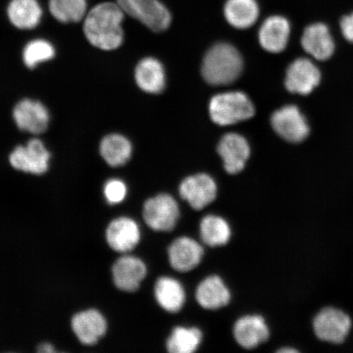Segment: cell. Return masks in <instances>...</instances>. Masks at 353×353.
<instances>
[{
	"label": "cell",
	"instance_id": "4fadbf2b",
	"mask_svg": "<svg viewBox=\"0 0 353 353\" xmlns=\"http://www.w3.org/2000/svg\"><path fill=\"white\" fill-rule=\"evenodd\" d=\"M112 273L114 285L118 289L134 292L147 275V267L140 259L125 255L114 264Z\"/></svg>",
	"mask_w": 353,
	"mask_h": 353
},
{
	"label": "cell",
	"instance_id": "52a82bcc",
	"mask_svg": "<svg viewBox=\"0 0 353 353\" xmlns=\"http://www.w3.org/2000/svg\"><path fill=\"white\" fill-rule=\"evenodd\" d=\"M271 125L281 139L292 143L303 142L310 132L305 117L294 105L276 110L271 117Z\"/></svg>",
	"mask_w": 353,
	"mask_h": 353
},
{
	"label": "cell",
	"instance_id": "ba28073f",
	"mask_svg": "<svg viewBox=\"0 0 353 353\" xmlns=\"http://www.w3.org/2000/svg\"><path fill=\"white\" fill-rule=\"evenodd\" d=\"M50 153L41 140L33 139L26 145H19L10 156V165L15 170L37 175L46 173Z\"/></svg>",
	"mask_w": 353,
	"mask_h": 353
},
{
	"label": "cell",
	"instance_id": "d6a6232c",
	"mask_svg": "<svg viewBox=\"0 0 353 353\" xmlns=\"http://www.w3.org/2000/svg\"><path fill=\"white\" fill-rule=\"evenodd\" d=\"M278 352H281V353H285V352H287V353H289V352H299V351L297 350H295V348L294 347H284V348H281V350L279 351H278Z\"/></svg>",
	"mask_w": 353,
	"mask_h": 353
},
{
	"label": "cell",
	"instance_id": "603a6c76",
	"mask_svg": "<svg viewBox=\"0 0 353 353\" xmlns=\"http://www.w3.org/2000/svg\"><path fill=\"white\" fill-rule=\"evenodd\" d=\"M223 12L228 23L239 30L251 28L259 17V7L256 0H227Z\"/></svg>",
	"mask_w": 353,
	"mask_h": 353
},
{
	"label": "cell",
	"instance_id": "4316f807",
	"mask_svg": "<svg viewBox=\"0 0 353 353\" xmlns=\"http://www.w3.org/2000/svg\"><path fill=\"white\" fill-rule=\"evenodd\" d=\"M203 241L212 247L228 244L231 238V228L226 220L216 215H207L200 225Z\"/></svg>",
	"mask_w": 353,
	"mask_h": 353
},
{
	"label": "cell",
	"instance_id": "8fae6325",
	"mask_svg": "<svg viewBox=\"0 0 353 353\" xmlns=\"http://www.w3.org/2000/svg\"><path fill=\"white\" fill-rule=\"evenodd\" d=\"M13 120L19 129L32 134H41L48 129L50 117L41 101L23 99L15 105Z\"/></svg>",
	"mask_w": 353,
	"mask_h": 353
},
{
	"label": "cell",
	"instance_id": "d4e9b609",
	"mask_svg": "<svg viewBox=\"0 0 353 353\" xmlns=\"http://www.w3.org/2000/svg\"><path fill=\"white\" fill-rule=\"evenodd\" d=\"M99 151L101 157L112 167H121L130 161L132 147L126 137L118 134L105 136L101 141Z\"/></svg>",
	"mask_w": 353,
	"mask_h": 353
},
{
	"label": "cell",
	"instance_id": "44dd1931",
	"mask_svg": "<svg viewBox=\"0 0 353 353\" xmlns=\"http://www.w3.org/2000/svg\"><path fill=\"white\" fill-rule=\"evenodd\" d=\"M43 12L38 0H10L7 7L8 20L14 28L28 30L41 23Z\"/></svg>",
	"mask_w": 353,
	"mask_h": 353
},
{
	"label": "cell",
	"instance_id": "5bb4252c",
	"mask_svg": "<svg viewBox=\"0 0 353 353\" xmlns=\"http://www.w3.org/2000/svg\"><path fill=\"white\" fill-rule=\"evenodd\" d=\"M290 35V21L282 16H272L260 26L259 41L264 50L272 54H279L285 50Z\"/></svg>",
	"mask_w": 353,
	"mask_h": 353
},
{
	"label": "cell",
	"instance_id": "83f0119b",
	"mask_svg": "<svg viewBox=\"0 0 353 353\" xmlns=\"http://www.w3.org/2000/svg\"><path fill=\"white\" fill-rule=\"evenodd\" d=\"M202 341L201 331L197 328L179 326L174 329L166 343L171 353H192L197 350Z\"/></svg>",
	"mask_w": 353,
	"mask_h": 353
},
{
	"label": "cell",
	"instance_id": "cb8c5ba5",
	"mask_svg": "<svg viewBox=\"0 0 353 353\" xmlns=\"http://www.w3.org/2000/svg\"><path fill=\"white\" fill-rule=\"evenodd\" d=\"M154 296L165 311L176 313L183 308L186 294L182 285L174 278L163 276L154 285Z\"/></svg>",
	"mask_w": 353,
	"mask_h": 353
},
{
	"label": "cell",
	"instance_id": "f546056e",
	"mask_svg": "<svg viewBox=\"0 0 353 353\" xmlns=\"http://www.w3.org/2000/svg\"><path fill=\"white\" fill-rule=\"evenodd\" d=\"M104 194L109 204H118L125 200L126 185L120 179H110L105 185Z\"/></svg>",
	"mask_w": 353,
	"mask_h": 353
},
{
	"label": "cell",
	"instance_id": "e0dca14e",
	"mask_svg": "<svg viewBox=\"0 0 353 353\" xmlns=\"http://www.w3.org/2000/svg\"><path fill=\"white\" fill-rule=\"evenodd\" d=\"M141 238L139 225L135 221L121 217L112 221L107 230V240L110 248L120 253H127L138 245Z\"/></svg>",
	"mask_w": 353,
	"mask_h": 353
},
{
	"label": "cell",
	"instance_id": "d6986e66",
	"mask_svg": "<svg viewBox=\"0 0 353 353\" xmlns=\"http://www.w3.org/2000/svg\"><path fill=\"white\" fill-rule=\"evenodd\" d=\"M233 334L242 347L252 350L268 341L269 329L261 316H245L236 322Z\"/></svg>",
	"mask_w": 353,
	"mask_h": 353
},
{
	"label": "cell",
	"instance_id": "1f68e13d",
	"mask_svg": "<svg viewBox=\"0 0 353 353\" xmlns=\"http://www.w3.org/2000/svg\"><path fill=\"white\" fill-rule=\"evenodd\" d=\"M38 352L42 353H52L56 352V350L54 347L51 345V344L43 343L41 344V345L39 346Z\"/></svg>",
	"mask_w": 353,
	"mask_h": 353
},
{
	"label": "cell",
	"instance_id": "ffe728a7",
	"mask_svg": "<svg viewBox=\"0 0 353 353\" xmlns=\"http://www.w3.org/2000/svg\"><path fill=\"white\" fill-rule=\"evenodd\" d=\"M137 85L148 94H158L165 90L166 77L164 66L153 57H145L137 65L134 73Z\"/></svg>",
	"mask_w": 353,
	"mask_h": 353
},
{
	"label": "cell",
	"instance_id": "30bf717a",
	"mask_svg": "<svg viewBox=\"0 0 353 353\" xmlns=\"http://www.w3.org/2000/svg\"><path fill=\"white\" fill-rule=\"evenodd\" d=\"M217 184L208 174H198L185 179L179 186V194L192 208L201 210L217 196Z\"/></svg>",
	"mask_w": 353,
	"mask_h": 353
},
{
	"label": "cell",
	"instance_id": "f1b7e54d",
	"mask_svg": "<svg viewBox=\"0 0 353 353\" xmlns=\"http://www.w3.org/2000/svg\"><path fill=\"white\" fill-rule=\"evenodd\" d=\"M55 54V48L50 42L37 39L26 44L22 52V59L28 68L34 69L38 64L54 59Z\"/></svg>",
	"mask_w": 353,
	"mask_h": 353
},
{
	"label": "cell",
	"instance_id": "5b68a950",
	"mask_svg": "<svg viewBox=\"0 0 353 353\" xmlns=\"http://www.w3.org/2000/svg\"><path fill=\"white\" fill-rule=\"evenodd\" d=\"M121 10L154 32H164L171 23V14L160 0H117Z\"/></svg>",
	"mask_w": 353,
	"mask_h": 353
},
{
	"label": "cell",
	"instance_id": "3957f363",
	"mask_svg": "<svg viewBox=\"0 0 353 353\" xmlns=\"http://www.w3.org/2000/svg\"><path fill=\"white\" fill-rule=\"evenodd\" d=\"M211 120L220 126L236 125L252 118L254 105L245 92L231 91L213 97L210 101Z\"/></svg>",
	"mask_w": 353,
	"mask_h": 353
},
{
	"label": "cell",
	"instance_id": "4dcf8cb0",
	"mask_svg": "<svg viewBox=\"0 0 353 353\" xmlns=\"http://www.w3.org/2000/svg\"><path fill=\"white\" fill-rule=\"evenodd\" d=\"M341 28L343 37L347 41L353 43V12L343 17L341 21Z\"/></svg>",
	"mask_w": 353,
	"mask_h": 353
},
{
	"label": "cell",
	"instance_id": "8992f818",
	"mask_svg": "<svg viewBox=\"0 0 353 353\" xmlns=\"http://www.w3.org/2000/svg\"><path fill=\"white\" fill-rule=\"evenodd\" d=\"M180 216L178 203L168 194H161L145 201L143 219L149 228L157 232H170Z\"/></svg>",
	"mask_w": 353,
	"mask_h": 353
},
{
	"label": "cell",
	"instance_id": "9a60e30c",
	"mask_svg": "<svg viewBox=\"0 0 353 353\" xmlns=\"http://www.w3.org/2000/svg\"><path fill=\"white\" fill-rule=\"evenodd\" d=\"M304 51L319 61H326L333 56L334 41L327 26L321 22L313 23L304 30L301 39Z\"/></svg>",
	"mask_w": 353,
	"mask_h": 353
},
{
	"label": "cell",
	"instance_id": "ac0fdd59",
	"mask_svg": "<svg viewBox=\"0 0 353 353\" xmlns=\"http://www.w3.org/2000/svg\"><path fill=\"white\" fill-rule=\"evenodd\" d=\"M72 329L79 341L85 345H94L107 331V321L94 309L78 313L73 317Z\"/></svg>",
	"mask_w": 353,
	"mask_h": 353
},
{
	"label": "cell",
	"instance_id": "7a4b0ae2",
	"mask_svg": "<svg viewBox=\"0 0 353 353\" xmlns=\"http://www.w3.org/2000/svg\"><path fill=\"white\" fill-rule=\"evenodd\" d=\"M243 59L240 52L228 43L215 44L203 60L201 73L205 81L214 86L230 85L240 77Z\"/></svg>",
	"mask_w": 353,
	"mask_h": 353
},
{
	"label": "cell",
	"instance_id": "277c9868",
	"mask_svg": "<svg viewBox=\"0 0 353 353\" xmlns=\"http://www.w3.org/2000/svg\"><path fill=\"white\" fill-rule=\"evenodd\" d=\"M352 327L351 316L342 309L325 307L316 313L312 321V328L317 339L331 344H342Z\"/></svg>",
	"mask_w": 353,
	"mask_h": 353
},
{
	"label": "cell",
	"instance_id": "9c48e42d",
	"mask_svg": "<svg viewBox=\"0 0 353 353\" xmlns=\"http://www.w3.org/2000/svg\"><path fill=\"white\" fill-rule=\"evenodd\" d=\"M321 74L319 68L308 59H298L286 70L285 86L292 94L307 95L319 85Z\"/></svg>",
	"mask_w": 353,
	"mask_h": 353
},
{
	"label": "cell",
	"instance_id": "484cf974",
	"mask_svg": "<svg viewBox=\"0 0 353 353\" xmlns=\"http://www.w3.org/2000/svg\"><path fill=\"white\" fill-rule=\"evenodd\" d=\"M48 11L63 24L78 23L88 12L87 0H48Z\"/></svg>",
	"mask_w": 353,
	"mask_h": 353
},
{
	"label": "cell",
	"instance_id": "2e32d148",
	"mask_svg": "<svg viewBox=\"0 0 353 353\" xmlns=\"http://www.w3.org/2000/svg\"><path fill=\"white\" fill-rule=\"evenodd\" d=\"M168 254L171 267L175 271L188 272L200 264L204 250L192 238L179 237L172 243Z\"/></svg>",
	"mask_w": 353,
	"mask_h": 353
},
{
	"label": "cell",
	"instance_id": "7402d4cb",
	"mask_svg": "<svg viewBox=\"0 0 353 353\" xmlns=\"http://www.w3.org/2000/svg\"><path fill=\"white\" fill-rule=\"evenodd\" d=\"M196 298L202 307L216 310L228 305L231 294L219 276H210L198 285Z\"/></svg>",
	"mask_w": 353,
	"mask_h": 353
},
{
	"label": "cell",
	"instance_id": "7c38bea8",
	"mask_svg": "<svg viewBox=\"0 0 353 353\" xmlns=\"http://www.w3.org/2000/svg\"><path fill=\"white\" fill-rule=\"evenodd\" d=\"M218 152L223 159L225 170L230 174H239L249 160L250 144L242 135L230 132L221 139Z\"/></svg>",
	"mask_w": 353,
	"mask_h": 353
},
{
	"label": "cell",
	"instance_id": "6da1fadb",
	"mask_svg": "<svg viewBox=\"0 0 353 353\" xmlns=\"http://www.w3.org/2000/svg\"><path fill=\"white\" fill-rule=\"evenodd\" d=\"M125 13L117 2H101L88 10L83 32L91 46L103 51L117 50L123 42Z\"/></svg>",
	"mask_w": 353,
	"mask_h": 353
}]
</instances>
